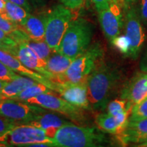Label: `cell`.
<instances>
[{
    "mask_svg": "<svg viewBox=\"0 0 147 147\" xmlns=\"http://www.w3.org/2000/svg\"><path fill=\"white\" fill-rule=\"evenodd\" d=\"M121 78L120 69L113 64L102 61L95 67L87 78L88 97L91 109H106Z\"/></svg>",
    "mask_w": 147,
    "mask_h": 147,
    "instance_id": "6da1fadb",
    "label": "cell"
},
{
    "mask_svg": "<svg viewBox=\"0 0 147 147\" xmlns=\"http://www.w3.org/2000/svg\"><path fill=\"white\" fill-rule=\"evenodd\" d=\"M53 140L56 146L94 147L105 142L106 137L100 129L69 123L59 128Z\"/></svg>",
    "mask_w": 147,
    "mask_h": 147,
    "instance_id": "7a4b0ae2",
    "label": "cell"
},
{
    "mask_svg": "<svg viewBox=\"0 0 147 147\" xmlns=\"http://www.w3.org/2000/svg\"><path fill=\"white\" fill-rule=\"evenodd\" d=\"M93 29L92 24L82 18L71 20L59 47L58 52L75 59L91 45Z\"/></svg>",
    "mask_w": 147,
    "mask_h": 147,
    "instance_id": "3957f363",
    "label": "cell"
},
{
    "mask_svg": "<svg viewBox=\"0 0 147 147\" xmlns=\"http://www.w3.org/2000/svg\"><path fill=\"white\" fill-rule=\"evenodd\" d=\"M104 49L95 42L74 59L64 74V82H78L86 80L91 71L102 61Z\"/></svg>",
    "mask_w": 147,
    "mask_h": 147,
    "instance_id": "277c9868",
    "label": "cell"
},
{
    "mask_svg": "<svg viewBox=\"0 0 147 147\" xmlns=\"http://www.w3.org/2000/svg\"><path fill=\"white\" fill-rule=\"evenodd\" d=\"M72 20L71 10L57 5L45 16V41L53 52H58L62 38Z\"/></svg>",
    "mask_w": 147,
    "mask_h": 147,
    "instance_id": "5b68a950",
    "label": "cell"
},
{
    "mask_svg": "<svg viewBox=\"0 0 147 147\" xmlns=\"http://www.w3.org/2000/svg\"><path fill=\"white\" fill-rule=\"evenodd\" d=\"M25 102L65 116L80 125H83L87 120L83 109L72 105L54 93H42L29 99Z\"/></svg>",
    "mask_w": 147,
    "mask_h": 147,
    "instance_id": "8992f818",
    "label": "cell"
},
{
    "mask_svg": "<svg viewBox=\"0 0 147 147\" xmlns=\"http://www.w3.org/2000/svg\"><path fill=\"white\" fill-rule=\"evenodd\" d=\"M38 142L53 143V140L45 130L29 125H18L0 136L2 146H28Z\"/></svg>",
    "mask_w": 147,
    "mask_h": 147,
    "instance_id": "52a82bcc",
    "label": "cell"
},
{
    "mask_svg": "<svg viewBox=\"0 0 147 147\" xmlns=\"http://www.w3.org/2000/svg\"><path fill=\"white\" fill-rule=\"evenodd\" d=\"M45 112L47 109L27 102L10 99L0 100V115L17 125H27Z\"/></svg>",
    "mask_w": 147,
    "mask_h": 147,
    "instance_id": "ba28073f",
    "label": "cell"
},
{
    "mask_svg": "<svg viewBox=\"0 0 147 147\" xmlns=\"http://www.w3.org/2000/svg\"><path fill=\"white\" fill-rule=\"evenodd\" d=\"M125 35L129 42L130 49L127 57L136 59L139 56L145 40V34L138 8L135 5L123 12Z\"/></svg>",
    "mask_w": 147,
    "mask_h": 147,
    "instance_id": "9c48e42d",
    "label": "cell"
},
{
    "mask_svg": "<svg viewBox=\"0 0 147 147\" xmlns=\"http://www.w3.org/2000/svg\"><path fill=\"white\" fill-rule=\"evenodd\" d=\"M101 28L108 41L120 35L124 25L123 10L119 0H111L106 8L99 11Z\"/></svg>",
    "mask_w": 147,
    "mask_h": 147,
    "instance_id": "30bf717a",
    "label": "cell"
},
{
    "mask_svg": "<svg viewBox=\"0 0 147 147\" xmlns=\"http://www.w3.org/2000/svg\"><path fill=\"white\" fill-rule=\"evenodd\" d=\"M55 91L61 98L83 110L91 109L88 97L87 79L78 82H55Z\"/></svg>",
    "mask_w": 147,
    "mask_h": 147,
    "instance_id": "8fae6325",
    "label": "cell"
},
{
    "mask_svg": "<svg viewBox=\"0 0 147 147\" xmlns=\"http://www.w3.org/2000/svg\"><path fill=\"white\" fill-rule=\"evenodd\" d=\"M147 97V72L138 74L127 83L121 93V98L132 107Z\"/></svg>",
    "mask_w": 147,
    "mask_h": 147,
    "instance_id": "7c38bea8",
    "label": "cell"
},
{
    "mask_svg": "<svg viewBox=\"0 0 147 147\" xmlns=\"http://www.w3.org/2000/svg\"><path fill=\"white\" fill-rule=\"evenodd\" d=\"M0 61L12 69L14 72L19 74L21 76H27L33 79L35 81L43 84L55 91V82L50 79L46 78L43 75L28 68L18 59L16 57L10 53L0 50Z\"/></svg>",
    "mask_w": 147,
    "mask_h": 147,
    "instance_id": "4fadbf2b",
    "label": "cell"
},
{
    "mask_svg": "<svg viewBox=\"0 0 147 147\" xmlns=\"http://www.w3.org/2000/svg\"><path fill=\"white\" fill-rule=\"evenodd\" d=\"M131 110V108L127 109L115 116L107 113L99 114L95 118V122L102 131L118 135L123 131L127 125Z\"/></svg>",
    "mask_w": 147,
    "mask_h": 147,
    "instance_id": "5bb4252c",
    "label": "cell"
},
{
    "mask_svg": "<svg viewBox=\"0 0 147 147\" xmlns=\"http://www.w3.org/2000/svg\"><path fill=\"white\" fill-rule=\"evenodd\" d=\"M119 143L127 145L129 143L139 144L147 141V119L137 121H129L121 134L116 135Z\"/></svg>",
    "mask_w": 147,
    "mask_h": 147,
    "instance_id": "9a60e30c",
    "label": "cell"
},
{
    "mask_svg": "<svg viewBox=\"0 0 147 147\" xmlns=\"http://www.w3.org/2000/svg\"><path fill=\"white\" fill-rule=\"evenodd\" d=\"M16 57L27 67L43 75L51 80V74L47 71L46 67V61L38 57L23 42L18 43Z\"/></svg>",
    "mask_w": 147,
    "mask_h": 147,
    "instance_id": "2e32d148",
    "label": "cell"
},
{
    "mask_svg": "<svg viewBox=\"0 0 147 147\" xmlns=\"http://www.w3.org/2000/svg\"><path fill=\"white\" fill-rule=\"evenodd\" d=\"M74 59L59 52H53L46 61V67L51 74V80L64 82V74Z\"/></svg>",
    "mask_w": 147,
    "mask_h": 147,
    "instance_id": "e0dca14e",
    "label": "cell"
},
{
    "mask_svg": "<svg viewBox=\"0 0 147 147\" xmlns=\"http://www.w3.org/2000/svg\"><path fill=\"white\" fill-rule=\"evenodd\" d=\"M69 123V121L64 119L60 116L47 111L38 115L34 120L29 122L27 125L45 130L48 136L53 138L59 128Z\"/></svg>",
    "mask_w": 147,
    "mask_h": 147,
    "instance_id": "ac0fdd59",
    "label": "cell"
},
{
    "mask_svg": "<svg viewBox=\"0 0 147 147\" xmlns=\"http://www.w3.org/2000/svg\"><path fill=\"white\" fill-rule=\"evenodd\" d=\"M20 25L31 39L45 40V16L39 17L29 14Z\"/></svg>",
    "mask_w": 147,
    "mask_h": 147,
    "instance_id": "d6986e66",
    "label": "cell"
},
{
    "mask_svg": "<svg viewBox=\"0 0 147 147\" xmlns=\"http://www.w3.org/2000/svg\"><path fill=\"white\" fill-rule=\"evenodd\" d=\"M36 81L29 77L20 76L7 84L0 91V100L11 99L26 88L36 84Z\"/></svg>",
    "mask_w": 147,
    "mask_h": 147,
    "instance_id": "ffe728a7",
    "label": "cell"
},
{
    "mask_svg": "<svg viewBox=\"0 0 147 147\" xmlns=\"http://www.w3.org/2000/svg\"><path fill=\"white\" fill-rule=\"evenodd\" d=\"M55 91L51 89L50 88H49L45 84L36 82V84L24 89L21 93L11 98L10 100L25 102L29 99L36 97L38 95L42 94V93H54L55 94Z\"/></svg>",
    "mask_w": 147,
    "mask_h": 147,
    "instance_id": "44dd1931",
    "label": "cell"
},
{
    "mask_svg": "<svg viewBox=\"0 0 147 147\" xmlns=\"http://www.w3.org/2000/svg\"><path fill=\"white\" fill-rule=\"evenodd\" d=\"M5 16L11 21L21 25L29 15V12L23 7L12 3L10 0H5Z\"/></svg>",
    "mask_w": 147,
    "mask_h": 147,
    "instance_id": "7402d4cb",
    "label": "cell"
},
{
    "mask_svg": "<svg viewBox=\"0 0 147 147\" xmlns=\"http://www.w3.org/2000/svg\"><path fill=\"white\" fill-rule=\"evenodd\" d=\"M23 43L42 60L47 61L49 56L53 53V51L45 40L36 41L29 38L26 41L23 42Z\"/></svg>",
    "mask_w": 147,
    "mask_h": 147,
    "instance_id": "603a6c76",
    "label": "cell"
},
{
    "mask_svg": "<svg viewBox=\"0 0 147 147\" xmlns=\"http://www.w3.org/2000/svg\"><path fill=\"white\" fill-rule=\"evenodd\" d=\"M147 119V97L132 106L129 121H137Z\"/></svg>",
    "mask_w": 147,
    "mask_h": 147,
    "instance_id": "cb8c5ba5",
    "label": "cell"
},
{
    "mask_svg": "<svg viewBox=\"0 0 147 147\" xmlns=\"http://www.w3.org/2000/svg\"><path fill=\"white\" fill-rule=\"evenodd\" d=\"M132 107L127 106V102L123 99H116V100L108 102L106 108L107 113L112 115H117L118 114L123 113L127 109H130Z\"/></svg>",
    "mask_w": 147,
    "mask_h": 147,
    "instance_id": "d4e9b609",
    "label": "cell"
},
{
    "mask_svg": "<svg viewBox=\"0 0 147 147\" xmlns=\"http://www.w3.org/2000/svg\"><path fill=\"white\" fill-rule=\"evenodd\" d=\"M110 42L119 52L123 54L125 57H127L129 52L130 45L128 38H127L125 35H122V36L119 35Z\"/></svg>",
    "mask_w": 147,
    "mask_h": 147,
    "instance_id": "484cf974",
    "label": "cell"
},
{
    "mask_svg": "<svg viewBox=\"0 0 147 147\" xmlns=\"http://www.w3.org/2000/svg\"><path fill=\"white\" fill-rule=\"evenodd\" d=\"M21 75H18L14 71L9 68L7 65L0 61V80L10 82L17 78Z\"/></svg>",
    "mask_w": 147,
    "mask_h": 147,
    "instance_id": "4316f807",
    "label": "cell"
},
{
    "mask_svg": "<svg viewBox=\"0 0 147 147\" xmlns=\"http://www.w3.org/2000/svg\"><path fill=\"white\" fill-rule=\"evenodd\" d=\"M17 125H18L14 123L12 121L0 115V136L4 135Z\"/></svg>",
    "mask_w": 147,
    "mask_h": 147,
    "instance_id": "83f0119b",
    "label": "cell"
},
{
    "mask_svg": "<svg viewBox=\"0 0 147 147\" xmlns=\"http://www.w3.org/2000/svg\"><path fill=\"white\" fill-rule=\"evenodd\" d=\"M137 8L141 22L147 25V0H140Z\"/></svg>",
    "mask_w": 147,
    "mask_h": 147,
    "instance_id": "f1b7e54d",
    "label": "cell"
},
{
    "mask_svg": "<svg viewBox=\"0 0 147 147\" xmlns=\"http://www.w3.org/2000/svg\"><path fill=\"white\" fill-rule=\"evenodd\" d=\"M61 3L70 10H76L81 8L85 0H60Z\"/></svg>",
    "mask_w": 147,
    "mask_h": 147,
    "instance_id": "f546056e",
    "label": "cell"
},
{
    "mask_svg": "<svg viewBox=\"0 0 147 147\" xmlns=\"http://www.w3.org/2000/svg\"><path fill=\"white\" fill-rule=\"evenodd\" d=\"M17 49H18V45L17 47H13V46H10L5 44V42H3L2 40H0V50L5 51L10 54L12 55L14 57H16V54H17Z\"/></svg>",
    "mask_w": 147,
    "mask_h": 147,
    "instance_id": "4dcf8cb0",
    "label": "cell"
},
{
    "mask_svg": "<svg viewBox=\"0 0 147 147\" xmlns=\"http://www.w3.org/2000/svg\"><path fill=\"white\" fill-rule=\"evenodd\" d=\"M91 1L94 4L97 12H99L106 8L109 5L111 0H91Z\"/></svg>",
    "mask_w": 147,
    "mask_h": 147,
    "instance_id": "1f68e13d",
    "label": "cell"
},
{
    "mask_svg": "<svg viewBox=\"0 0 147 147\" xmlns=\"http://www.w3.org/2000/svg\"><path fill=\"white\" fill-rule=\"evenodd\" d=\"M10 1L16 5L23 7L29 13L32 11V5H31V3L29 2L30 0H10Z\"/></svg>",
    "mask_w": 147,
    "mask_h": 147,
    "instance_id": "d6a6232c",
    "label": "cell"
},
{
    "mask_svg": "<svg viewBox=\"0 0 147 147\" xmlns=\"http://www.w3.org/2000/svg\"><path fill=\"white\" fill-rule=\"evenodd\" d=\"M0 40H2L3 42H5L7 45L13 46V47H17L18 44L16 42H14L12 38H10L8 35L3 32L1 29H0Z\"/></svg>",
    "mask_w": 147,
    "mask_h": 147,
    "instance_id": "836d02e7",
    "label": "cell"
},
{
    "mask_svg": "<svg viewBox=\"0 0 147 147\" xmlns=\"http://www.w3.org/2000/svg\"><path fill=\"white\" fill-rule=\"evenodd\" d=\"M119 1H120L121 5H122L123 12H125V11L129 8L130 7L135 5L137 0H119Z\"/></svg>",
    "mask_w": 147,
    "mask_h": 147,
    "instance_id": "e575fe53",
    "label": "cell"
},
{
    "mask_svg": "<svg viewBox=\"0 0 147 147\" xmlns=\"http://www.w3.org/2000/svg\"><path fill=\"white\" fill-rule=\"evenodd\" d=\"M140 68L142 71L147 72V52L143 55L142 59L140 61Z\"/></svg>",
    "mask_w": 147,
    "mask_h": 147,
    "instance_id": "d590c367",
    "label": "cell"
},
{
    "mask_svg": "<svg viewBox=\"0 0 147 147\" xmlns=\"http://www.w3.org/2000/svg\"><path fill=\"white\" fill-rule=\"evenodd\" d=\"M5 0H0V14L2 16L5 15Z\"/></svg>",
    "mask_w": 147,
    "mask_h": 147,
    "instance_id": "8d00e7d4",
    "label": "cell"
},
{
    "mask_svg": "<svg viewBox=\"0 0 147 147\" xmlns=\"http://www.w3.org/2000/svg\"><path fill=\"white\" fill-rule=\"evenodd\" d=\"M35 6H42L45 5V0H30Z\"/></svg>",
    "mask_w": 147,
    "mask_h": 147,
    "instance_id": "74e56055",
    "label": "cell"
},
{
    "mask_svg": "<svg viewBox=\"0 0 147 147\" xmlns=\"http://www.w3.org/2000/svg\"><path fill=\"white\" fill-rule=\"evenodd\" d=\"M7 81H5V80H0V91H1V89L4 87L5 84H7Z\"/></svg>",
    "mask_w": 147,
    "mask_h": 147,
    "instance_id": "f35d334b",
    "label": "cell"
},
{
    "mask_svg": "<svg viewBox=\"0 0 147 147\" xmlns=\"http://www.w3.org/2000/svg\"><path fill=\"white\" fill-rule=\"evenodd\" d=\"M136 146H139V147H147V141H146V142H144L143 143H141V144L136 145Z\"/></svg>",
    "mask_w": 147,
    "mask_h": 147,
    "instance_id": "ab89813d",
    "label": "cell"
},
{
    "mask_svg": "<svg viewBox=\"0 0 147 147\" xmlns=\"http://www.w3.org/2000/svg\"><path fill=\"white\" fill-rule=\"evenodd\" d=\"M0 146H2V145H1V143H0Z\"/></svg>",
    "mask_w": 147,
    "mask_h": 147,
    "instance_id": "60d3db41",
    "label": "cell"
}]
</instances>
